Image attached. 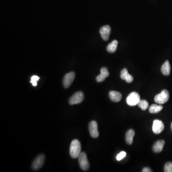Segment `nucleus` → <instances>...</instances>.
Here are the masks:
<instances>
[{"label": "nucleus", "instance_id": "obj_1", "mask_svg": "<svg viewBox=\"0 0 172 172\" xmlns=\"http://www.w3.org/2000/svg\"><path fill=\"white\" fill-rule=\"evenodd\" d=\"M82 150L81 144L78 140H74L71 143L70 146V156L72 158H79Z\"/></svg>", "mask_w": 172, "mask_h": 172}, {"label": "nucleus", "instance_id": "obj_2", "mask_svg": "<svg viewBox=\"0 0 172 172\" xmlns=\"http://www.w3.org/2000/svg\"><path fill=\"white\" fill-rule=\"evenodd\" d=\"M169 99V93L167 90H164L161 93L157 95L155 97V101L159 104H164L168 102Z\"/></svg>", "mask_w": 172, "mask_h": 172}, {"label": "nucleus", "instance_id": "obj_3", "mask_svg": "<svg viewBox=\"0 0 172 172\" xmlns=\"http://www.w3.org/2000/svg\"><path fill=\"white\" fill-rule=\"evenodd\" d=\"M140 96L137 92H133L130 93L126 99V103L130 106H135L138 105L140 100Z\"/></svg>", "mask_w": 172, "mask_h": 172}, {"label": "nucleus", "instance_id": "obj_4", "mask_svg": "<svg viewBox=\"0 0 172 172\" xmlns=\"http://www.w3.org/2000/svg\"><path fill=\"white\" fill-rule=\"evenodd\" d=\"M79 163L80 168L84 171H87L90 168V164L87 160V156L84 152L81 153L79 157Z\"/></svg>", "mask_w": 172, "mask_h": 172}, {"label": "nucleus", "instance_id": "obj_5", "mask_svg": "<svg viewBox=\"0 0 172 172\" xmlns=\"http://www.w3.org/2000/svg\"><path fill=\"white\" fill-rule=\"evenodd\" d=\"M45 156L44 155L38 156L32 163V168L34 170H38L44 165Z\"/></svg>", "mask_w": 172, "mask_h": 172}, {"label": "nucleus", "instance_id": "obj_6", "mask_svg": "<svg viewBox=\"0 0 172 172\" xmlns=\"http://www.w3.org/2000/svg\"><path fill=\"white\" fill-rule=\"evenodd\" d=\"M84 94L83 92H76L69 99V103L71 105L80 103L84 100Z\"/></svg>", "mask_w": 172, "mask_h": 172}, {"label": "nucleus", "instance_id": "obj_7", "mask_svg": "<svg viewBox=\"0 0 172 172\" xmlns=\"http://www.w3.org/2000/svg\"><path fill=\"white\" fill-rule=\"evenodd\" d=\"M164 123L161 120H153V124L152 130L153 133L156 135H158L161 133L164 130Z\"/></svg>", "mask_w": 172, "mask_h": 172}, {"label": "nucleus", "instance_id": "obj_8", "mask_svg": "<svg viewBox=\"0 0 172 172\" xmlns=\"http://www.w3.org/2000/svg\"><path fill=\"white\" fill-rule=\"evenodd\" d=\"M75 78V73L74 72H71L67 73L64 77L63 82V84L65 88H68L72 84Z\"/></svg>", "mask_w": 172, "mask_h": 172}, {"label": "nucleus", "instance_id": "obj_9", "mask_svg": "<svg viewBox=\"0 0 172 172\" xmlns=\"http://www.w3.org/2000/svg\"><path fill=\"white\" fill-rule=\"evenodd\" d=\"M89 132L91 136L93 138H97L99 136L98 130V124L97 122L93 120L91 121L89 124Z\"/></svg>", "mask_w": 172, "mask_h": 172}, {"label": "nucleus", "instance_id": "obj_10", "mask_svg": "<svg viewBox=\"0 0 172 172\" xmlns=\"http://www.w3.org/2000/svg\"><path fill=\"white\" fill-rule=\"evenodd\" d=\"M111 32V28L109 25H105L102 26L99 30L102 38L104 41H108L109 39Z\"/></svg>", "mask_w": 172, "mask_h": 172}, {"label": "nucleus", "instance_id": "obj_11", "mask_svg": "<svg viewBox=\"0 0 172 172\" xmlns=\"http://www.w3.org/2000/svg\"><path fill=\"white\" fill-rule=\"evenodd\" d=\"M110 73L108 72L107 68L105 67H102L100 70V74L97 76L96 78V81L98 82H102L105 80V79L108 77Z\"/></svg>", "mask_w": 172, "mask_h": 172}, {"label": "nucleus", "instance_id": "obj_12", "mask_svg": "<svg viewBox=\"0 0 172 172\" xmlns=\"http://www.w3.org/2000/svg\"><path fill=\"white\" fill-rule=\"evenodd\" d=\"M120 78L123 80H125L126 82H132L133 80V78L132 76L129 74L127 70L126 69H123L120 72Z\"/></svg>", "mask_w": 172, "mask_h": 172}, {"label": "nucleus", "instance_id": "obj_13", "mask_svg": "<svg viewBox=\"0 0 172 172\" xmlns=\"http://www.w3.org/2000/svg\"><path fill=\"white\" fill-rule=\"evenodd\" d=\"M165 142L164 140H159L156 141L153 146V150L156 153L161 152L164 149Z\"/></svg>", "mask_w": 172, "mask_h": 172}, {"label": "nucleus", "instance_id": "obj_14", "mask_svg": "<svg viewBox=\"0 0 172 172\" xmlns=\"http://www.w3.org/2000/svg\"><path fill=\"white\" fill-rule=\"evenodd\" d=\"M108 96L112 102H118L121 100L122 95L120 92L115 91H111L109 92Z\"/></svg>", "mask_w": 172, "mask_h": 172}, {"label": "nucleus", "instance_id": "obj_15", "mask_svg": "<svg viewBox=\"0 0 172 172\" xmlns=\"http://www.w3.org/2000/svg\"><path fill=\"white\" fill-rule=\"evenodd\" d=\"M161 72L164 75L169 76L171 72V66L169 62L167 60L161 67Z\"/></svg>", "mask_w": 172, "mask_h": 172}, {"label": "nucleus", "instance_id": "obj_16", "mask_svg": "<svg viewBox=\"0 0 172 172\" xmlns=\"http://www.w3.org/2000/svg\"><path fill=\"white\" fill-rule=\"evenodd\" d=\"M135 135V132L132 129H130L126 133L125 140L128 145H131L133 143V139Z\"/></svg>", "mask_w": 172, "mask_h": 172}, {"label": "nucleus", "instance_id": "obj_17", "mask_svg": "<svg viewBox=\"0 0 172 172\" xmlns=\"http://www.w3.org/2000/svg\"><path fill=\"white\" fill-rule=\"evenodd\" d=\"M118 42L117 40L112 41L110 44H108L107 47V50L110 53H113L115 52L118 46Z\"/></svg>", "mask_w": 172, "mask_h": 172}, {"label": "nucleus", "instance_id": "obj_18", "mask_svg": "<svg viewBox=\"0 0 172 172\" xmlns=\"http://www.w3.org/2000/svg\"><path fill=\"white\" fill-rule=\"evenodd\" d=\"M163 107L160 105H157V104H153L151 105L149 108V111L151 113H157L160 112L163 109Z\"/></svg>", "mask_w": 172, "mask_h": 172}, {"label": "nucleus", "instance_id": "obj_19", "mask_svg": "<svg viewBox=\"0 0 172 172\" xmlns=\"http://www.w3.org/2000/svg\"><path fill=\"white\" fill-rule=\"evenodd\" d=\"M138 105L143 111H145L148 107L149 103L146 100H140L138 103Z\"/></svg>", "mask_w": 172, "mask_h": 172}, {"label": "nucleus", "instance_id": "obj_20", "mask_svg": "<svg viewBox=\"0 0 172 172\" xmlns=\"http://www.w3.org/2000/svg\"><path fill=\"white\" fill-rule=\"evenodd\" d=\"M164 172H172V162H168L165 164V168H164Z\"/></svg>", "mask_w": 172, "mask_h": 172}, {"label": "nucleus", "instance_id": "obj_21", "mask_svg": "<svg viewBox=\"0 0 172 172\" xmlns=\"http://www.w3.org/2000/svg\"><path fill=\"white\" fill-rule=\"evenodd\" d=\"M39 77H38L37 76H33V77L31 78V80L30 82L32 83V85H33L34 86H37V82L38 80H39Z\"/></svg>", "mask_w": 172, "mask_h": 172}, {"label": "nucleus", "instance_id": "obj_22", "mask_svg": "<svg viewBox=\"0 0 172 172\" xmlns=\"http://www.w3.org/2000/svg\"><path fill=\"white\" fill-rule=\"evenodd\" d=\"M126 156V153L124 151H122L120 153H119L118 155H117V157H116V159H117V161H120L123 159V158H124Z\"/></svg>", "mask_w": 172, "mask_h": 172}, {"label": "nucleus", "instance_id": "obj_23", "mask_svg": "<svg viewBox=\"0 0 172 172\" xmlns=\"http://www.w3.org/2000/svg\"><path fill=\"white\" fill-rule=\"evenodd\" d=\"M143 172H153L152 170H151V169L148 168H145L143 169L142 170Z\"/></svg>", "mask_w": 172, "mask_h": 172}, {"label": "nucleus", "instance_id": "obj_24", "mask_svg": "<svg viewBox=\"0 0 172 172\" xmlns=\"http://www.w3.org/2000/svg\"><path fill=\"white\" fill-rule=\"evenodd\" d=\"M171 130H172V124H171Z\"/></svg>", "mask_w": 172, "mask_h": 172}]
</instances>
